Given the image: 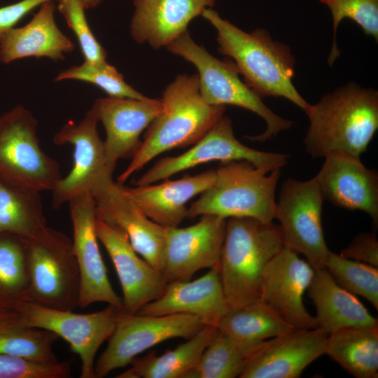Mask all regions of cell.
<instances>
[{
    "instance_id": "14",
    "label": "cell",
    "mask_w": 378,
    "mask_h": 378,
    "mask_svg": "<svg viewBox=\"0 0 378 378\" xmlns=\"http://www.w3.org/2000/svg\"><path fill=\"white\" fill-rule=\"evenodd\" d=\"M67 204L80 277L79 307L84 309L95 302H106L123 309L122 300L112 287L100 253L94 197L90 192L83 193Z\"/></svg>"
},
{
    "instance_id": "31",
    "label": "cell",
    "mask_w": 378,
    "mask_h": 378,
    "mask_svg": "<svg viewBox=\"0 0 378 378\" xmlns=\"http://www.w3.org/2000/svg\"><path fill=\"white\" fill-rule=\"evenodd\" d=\"M263 342H241L218 329L196 366L186 374L185 378L239 377L249 359Z\"/></svg>"
},
{
    "instance_id": "38",
    "label": "cell",
    "mask_w": 378,
    "mask_h": 378,
    "mask_svg": "<svg viewBox=\"0 0 378 378\" xmlns=\"http://www.w3.org/2000/svg\"><path fill=\"white\" fill-rule=\"evenodd\" d=\"M71 372L69 361L46 363L0 354V378H66Z\"/></svg>"
},
{
    "instance_id": "25",
    "label": "cell",
    "mask_w": 378,
    "mask_h": 378,
    "mask_svg": "<svg viewBox=\"0 0 378 378\" xmlns=\"http://www.w3.org/2000/svg\"><path fill=\"white\" fill-rule=\"evenodd\" d=\"M55 1L40 6L24 26L14 27L0 43V61L8 64L29 57H48L59 61L72 52L74 43L58 28L55 20Z\"/></svg>"
},
{
    "instance_id": "13",
    "label": "cell",
    "mask_w": 378,
    "mask_h": 378,
    "mask_svg": "<svg viewBox=\"0 0 378 378\" xmlns=\"http://www.w3.org/2000/svg\"><path fill=\"white\" fill-rule=\"evenodd\" d=\"M16 309L29 326L52 332L69 344L80 359L81 378H95L97 352L113 333L118 314L123 309L108 304L97 312L78 314L25 302Z\"/></svg>"
},
{
    "instance_id": "19",
    "label": "cell",
    "mask_w": 378,
    "mask_h": 378,
    "mask_svg": "<svg viewBox=\"0 0 378 378\" xmlns=\"http://www.w3.org/2000/svg\"><path fill=\"white\" fill-rule=\"evenodd\" d=\"M315 176L324 200L349 210L368 214L378 224V173L366 167L360 157L335 152L324 158Z\"/></svg>"
},
{
    "instance_id": "9",
    "label": "cell",
    "mask_w": 378,
    "mask_h": 378,
    "mask_svg": "<svg viewBox=\"0 0 378 378\" xmlns=\"http://www.w3.org/2000/svg\"><path fill=\"white\" fill-rule=\"evenodd\" d=\"M205 326L200 318L190 314L147 316L129 314L122 309L106 348L95 362L94 377H106L130 364L138 354L167 340H188Z\"/></svg>"
},
{
    "instance_id": "33",
    "label": "cell",
    "mask_w": 378,
    "mask_h": 378,
    "mask_svg": "<svg viewBox=\"0 0 378 378\" xmlns=\"http://www.w3.org/2000/svg\"><path fill=\"white\" fill-rule=\"evenodd\" d=\"M46 225L40 193L15 188L0 179V234L28 238Z\"/></svg>"
},
{
    "instance_id": "27",
    "label": "cell",
    "mask_w": 378,
    "mask_h": 378,
    "mask_svg": "<svg viewBox=\"0 0 378 378\" xmlns=\"http://www.w3.org/2000/svg\"><path fill=\"white\" fill-rule=\"evenodd\" d=\"M217 326L206 325L188 341L158 356L155 351L134 358L131 368L117 378H185L197 364L206 347L217 334Z\"/></svg>"
},
{
    "instance_id": "12",
    "label": "cell",
    "mask_w": 378,
    "mask_h": 378,
    "mask_svg": "<svg viewBox=\"0 0 378 378\" xmlns=\"http://www.w3.org/2000/svg\"><path fill=\"white\" fill-rule=\"evenodd\" d=\"M289 158L287 154L260 151L245 146L234 136L231 120L223 115L188 150L177 156L161 158L136 181L134 186L156 183L179 172L214 161L246 160L256 168L270 173L285 167Z\"/></svg>"
},
{
    "instance_id": "5",
    "label": "cell",
    "mask_w": 378,
    "mask_h": 378,
    "mask_svg": "<svg viewBox=\"0 0 378 378\" xmlns=\"http://www.w3.org/2000/svg\"><path fill=\"white\" fill-rule=\"evenodd\" d=\"M280 176L281 169L268 175L246 160L221 162L214 183L192 203L188 218L210 214L225 219L246 217L272 223Z\"/></svg>"
},
{
    "instance_id": "7",
    "label": "cell",
    "mask_w": 378,
    "mask_h": 378,
    "mask_svg": "<svg viewBox=\"0 0 378 378\" xmlns=\"http://www.w3.org/2000/svg\"><path fill=\"white\" fill-rule=\"evenodd\" d=\"M26 241L29 302L74 311L79 307L80 277L72 239L46 225Z\"/></svg>"
},
{
    "instance_id": "35",
    "label": "cell",
    "mask_w": 378,
    "mask_h": 378,
    "mask_svg": "<svg viewBox=\"0 0 378 378\" xmlns=\"http://www.w3.org/2000/svg\"><path fill=\"white\" fill-rule=\"evenodd\" d=\"M77 80L94 84L104 90L109 97L143 99L146 97L127 84L123 76L107 62L90 63L85 62L60 71L55 81Z\"/></svg>"
},
{
    "instance_id": "30",
    "label": "cell",
    "mask_w": 378,
    "mask_h": 378,
    "mask_svg": "<svg viewBox=\"0 0 378 378\" xmlns=\"http://www.w3.org/2000/svg\"><path fill=\"white\" fill-rule=\"evenodd\" d=\"M221 332L244 343H260L295 328L260 300L229 310L220 321Z\"/></svg>"
},
{
    "instance_id": "36",
    "label": "cell",
    "mask_w": 378,
    "mask_h": 378,
    "mask_svg": "<svg viewBox=\"0 0 378 378\" xmlns=\"http://www.w3.org/2000/svg\"><path fill=\"white\" fill-rule=\"evenodd\" d=\"M330 10L333 22V41L328 64L332 66L340 54L336 41L337 30L344 19L356 22L366 35L378 40V0H318Z\"/></svg>"
},
{
    "instance_id": "29",
    "label": "cell",
    "mask_w": 378,
    "mask_h": 378,
    "mask_svg": "<svg viewBox=\"0 0 378 378\" xmlns=\"http://www.w3.org/2000/svg\"><path fill=\"white\" fill-rule=\"evenodd\" d=\"M58 337L49 330L29 326L18 309L0 307V354L57 362L53 345Z\"/></svg>"
},
{
    "instance_id": "2",
    "label": "cell",
    "mask_w": 378,
    "mask_h": 378,
    "mask_svg": "<svg viewBox=\"0 0 378 378\" xmlns=\"http://www.w3.org/2000/svg\"><path fill=\"white\" fill-rule=\"evenodd\" d=\"M307 115L303 142L312 158L335 152L360 157L378 129V92L351 82L312 104Z\"/></svg>"
},
{
    "instance_id": "10",
    "label": "cell",
    "mask_w": 378,
    "mask_h": 378,
    "mask_svg": "<svg viewBox=\"0 0 378 378\" xmlns=\"http://www.w3.org/2000/svg\"><path fill=\"white\" fill-rule=\"evenodd\" d=\"M324 200L316 176L307 181L288 178L276 204L284 246L303 254L314 270L325 268L330 252L321 225Z\"/></svg>"
},
{
    "instance_id": "23",
    "label": "cell",
    "mask_w": 378,
    "mask_h": 378,
    "mask_svg": "<svg viewBox=\"0 0 378 378\" xmlns=\"http://www.w3.org/2000/svg\"><path fill=\"white\" fill-rule=\"evenodd\" d=\"M216 0H133L130 33L138 43L154 49L168 46L188 31L189 23Z\"/></svg>"
},
{
    "instance_id": "39",
    "label": "cell",
    "mask_w": 378,
    "mask_h": 378,
    "mask_svg": "<svg viewBox=\"0 0 378 378\" xmlns=\"http://www.w3.org/2000/svg\"><path fill=\"white\" fill-rule=\"evenodd\" d=\"M340 255L378 267V241L375 234H358L341 251Z\"/></svg>"
},
{
    "instance_id": "26",
    "label": "cell",
    "mask_w": 378,
    "mask_h": 378,
    "mask_svg": "<svg viewBox=\"0 0 378 378\" xmlns=\"http://www.w3.org/2000/svg\"><path fill=\"white\" fill-rule=\"evenodd\" d=\"M316 309L318 328L328 334L351 326H378L354 294L341 287L326 268L314 270L309 287Z\"/></svg>"
},
{
    "instance_id": "37",
    "label": "cell",
    "mask_w": 378,
    "mask_h": 378,
    "mask_svg": "<svg viewBox=\"0 0 378 378\" xmlns=\"http://www.w3.org/2000/svg\"><path fill=\"white\" fill-rule=\"evenodd\" d=\"M58 8L77 38L85 62H106V52L93 34L85 14L83 0H59Z\"/></svg>"
},
{
    "instance_id": "22",
    "label": "cell",
    "mask_w": 378,
    "mask_h": 378,
    "mask_svg": "<svg viewBox=\"0 0 378 378\" xmlns=\"http://www.w3.org/2000/svg\"><path fill=\"white\" fill-rule=\"evenodd\" d=\"M228 311L218 269L211 268L193 281L168 283L160 297L143 306L136 314L147 316L190 314L197 316L206 325L218 326Z\"/></svg>"
},
{
    "instance_id": "16",
    "label": "cell",
    "mask_w": 378,
    "mask_h": 378,
    "mask_svg": "<svg viewBox=\"0 0 378 378\" xmlns=\"http://www.w3.org/2000/svg\"><path fill=\"white\" fill-rule=\"evenodd\" d=\"M314 275V269L308 262L284 246L264 270L260 300L295 329L318 328L316 318L303 303L304 293Z\"/></svg>"
},
{
    "instance_id": "28",
    "label": "cell",
    "mask_w": 378,
    "mask_h": 378,
    "mask_svg": "<svg viewBox=\"0 0 378 378\" xmlns=\"http://www.w3.org/2000/svg\"><path fill=\"white\" fill-rule=\"evenodd\" d=\"M325 354L357 378H377L378 326H351L329 333Z\"/></svg>"
},
{
    "instance_id": "40",
    "label": "cell",
    "mask_w": 378,
    "mask_h": 378,
    "mask_svg": "<svg viewBox=\"0 0 378 378\" xmlns=\"http://www.w3.org/2000/svg\"><path fill=\"white\" fill-rule=\"evenodd\" d=\"M49 1L59 0H21L0 8V43L4 36L17 23L35 8Z\"/></svg>"
},
{
    "instance_id": "15",
    "label": "cell",
    "mask_w": 378,
    "mask_h": 378,
    "mask_svg": "<svg viewBox=\"0 0 378 378\" xmlns=\"http://www.w3.org/2000/svg\"><path fill=\"white\" fill-rule=\"evenodd\" d=\"M225 227L226 219L206 214L191 226L166 227L162 274L167 283L190 280L202 269H218Z\"/></svg>"
},
{
    "instance_id": "3",
    "label": "cell",
    "mask_w": 378,
    "mask_h": 378,
    "mask_svg": "<svg viewBox=\"0 0 378 378\" xmlns=\"http://www.w3.org/2000/svg\"><path fill=\"white\" fill-rule=\"evenodd\" d=\"M160 100L162 112L147 127L144 141L118 176V183L123 184L160 154L195 144L225 111V106L210 105L203 99L197 74L177 76Z\"/></svg>"
},
{
    "instance_id": "18",
    "label": "cell",
    "mask_w": 378,
    "mask_h": 378,
    "mask_svg": "<svg viewBox=\"0 0 378 378\" xmlns=\"http://www.w3.org/2000/svg\"><path fill=\"white\" fill-rule=\"evenodd\" d=\"M96 231L117 272L125 312L136 314L163 294L167 283L162 273L137 255L122 230L96 216Z\"/></svg>"
},
{
    "instance_id": "8",
    "label": "cell",
    "mask_w": 378,
    "mask_h": 378,
    "mask_svg": "<svg viewBox=\"0 0 378 378\" xmlns=\"http://www.w3.org/2000/svg\"><path fill=\"white\" fill-rule=\"evenodd\" d=\"M38 122L17 105L0 115V179L15 188L52 191L62 178L60 164L41 148Z\"/></svg>"
},
{
    "instance_id": "6",
    "label": "cell",
    "mask_w": 378,
    "mask_h": 378,
    "mask_svg": "<svg viewBox=\"0 0 378 378\" xmlns=\"http://www.w3.org/2000/svg\"><path fill=\"white\" fill-rule=\"evenodd\" d=\"M166 48L196 67L199 90L207 104L241 107L255 113L265 121V130L258 135L247 136L249 140L263 142L292 127L293 121L274 113L262 98L239 78L233 61L220 60L211 55L192 40L188 31Z\"/></svg>"
},
{
    "instance_id": "20",
    "label": "cell",
    "mask_w": 378,
    "mask_h": 378,
    "mask_svg": "<svg viewBox=\"0 0 378 378\" xmlns=\"http://www.w3.org/2000/svg\"><path fill=\"white\" fill-rule=\"evenodd\" d=\"M328 335L320 328L295 329L265 340L239 377H299L307 365L325 354Z\"/></svg>"
},
{
    "instance_id": "1",
    "label": "cell",
    "mask_w": 378,
    "mask_h": 378,
    "mask_svg": "<svg viewBox=\"0 0 378 378\" xmlns=\"http://www.w3.org/2000/svg\"><path fill=\"white\" fill-rule=\"evenodd\" d=\"M201 15L216 30L219 52L233 59L244 82L259 97H284L309 113L312 104L292 82L295 59L288 46L273 40L264 29L245 32L211 8Z\"/></svg>"
},
{
    "instance_id": "17",
    "label": "cell",
    "mask_w": 378,
    "mask_h": 378,
    "mask_svg": "<svg viewBox=\"0 0 378 378\" xmlns=\"http://www.w3.org/2000/svg\"><path fill=\"white\" fill-rule=\"evenodd\" d=\"M106 131L104 141L107 167L113 173L120 159L132 158L144 130L162 112L160 99L146 97L97 99L91 107Z\"/></svg>"
},
{
    "instance_id": "34",
    "label": "cell",
    "mask_w": 378,
    "mask_h": 378,
    "mask_svg": "<svg viewBox=\"0 0 378 378\" xmlns=\"http://www.w3.org/2000/svg\"><path fill=\"white\" fill-rule=\"evenodd\" d=\"M325 268L341 287L365 298L378 309L377 267L330 251Z\"/></svg>"
},
{
    "instance_id": "32",
    "label": "cell",
    "mask_w": 378,
    "mask_h": 378,
    "mask_svg": "<svg viewBox=\"0 0 378 378\" xmlns=\"http://www.w3.org/2000/svg\"><path fill=\"white\" fill-rule=\"evenodd\" d=\"M29 292L26 238L0 234V307L17 309L29 302Z\"/></svg>"
},
{
    "instance_id": "24",
    "label": "cell",
    "mask_w": 378,
    "mask_h": 378,
    "mask_svg": "<svg viewBox=\"0 0 378 378\" xmlns=\"http://www.w3.org/2000/svg\"><path fill=\"white\" fill-rule=\"evenodd\" d=\"M216 170L163 183L125 186V193L153 221L165 227H178L188 218L187 203L200 195L215 181Z\"/></svg>"
},
{
    "instance_id": "11",
    "label": "cell",
    "mask_w": 378,
    "mask_h": 378,
    "mask_svg": "<svg viewBox=\"0 0 378 378\" xmlns=\"http://www.w3.org/2000/svg\"><path fill=\"white\" fill-rule=\"evenodd\" d=\"M98 122L90 108L79 122L68 121L53 136L56 145L71 144L74 147L71 169L51 191L52 206L55 209L83 193L90 192L94 197L115 183L106 163Z\"/></svg>"
},
{
    "instance_id": "21",
    "label": "cell",
    "mask_w": 378,
    "mask_h": 378,
    "mask_svg": "<svg viewBox=\"0 0 378 378\" xmlns=\"http://www.w3.org/2000/svg\"><path fill=\"white\" fill-rule=\"evenodd\" d=\"M94 198L97 217L122 230L134 251L162 273L166 227L150 220L117 182Z\"/></svg>"
},
{
    "instance_id": "4",
    "label": "cell",
    "mask_w": 378,
    "mask_h": 378,
    "mask_svg": "<svg viewBox=\"0 0 378 378\" xmlns=\"http://www.w3.org/2000/svg\"><path fill=\"white\" fill-rule=\"evenodd\" d=\"M284 247L280 227L272 222L226 220L218 271L229 310L260 300L264 270Z\"/></svg>"
},
{
    "instance_id": "41",
    "label": "cell",
    "mask_w": 378,
    "mask_h": 378,
    "mask_svg": "<svg viewBox=\"0 0 378 378\" xmlns=\"http://www.w3.org/2000/svg\"><path fill=\"white\" fill-rule=\"evenodd\" d=\"M85 9L92 8L97 6L102 0H83Z\"/></svg>"
}]
</instances>
